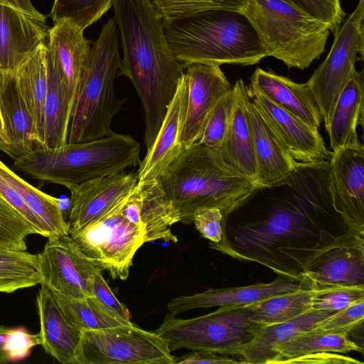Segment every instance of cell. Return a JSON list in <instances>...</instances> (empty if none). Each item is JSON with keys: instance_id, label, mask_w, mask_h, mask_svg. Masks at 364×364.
<instances>
[{"instance_id": "obj_16", "label": "cell", "mask_w": 364, "mask_h": 364, "mask_svg": "<svg viewBox=\"0 0 364 364\" xmlns=\"http://www.w3.org/2000/svg\"><path fill=\"white\" fill-rule=\"evenodd\" d=\"M137 182L136 173L122 171L70 188L69 235L77 233L114 210L130 196Z\"/></svg>"}, {"instance_id": "obj_6", "label": "cell", "mask_w": 364, "mask_h": 364, "mask_svg": "<svg viewBox=\"0 0 364 364\" xmlns=\"http://www.w3.org/2000/svg\"><path fill=\"white\" fill-rule=\"evenodd\" d=\"M257 32L267 57L304 70L326 50L329 28L289 0H247L242 11Z\"/></svg>"}, {"instance_id": "obj_22", "label": "cell", "mask_w": 364, "mask_h": 364, "mask_svg": "<svg viewBox=\"0 0 364 364\" xmlns=\"http://www.w3.org/2000/svg\"><path fill=\"white\" fill-rule=\"evenodd\" d=\"M296 282L283 276L269 283L209 289L193 295L175 297L168 302L167 309L170 314L176 315L193 309L246 306L280 294L296 291L301 286V281Z\"/></svg>"}, {"instance_id": "obj_32", "label": "cell", "mask_w": 364, "mask_h": 364, "mask_svg": "<svg viewBox=\"0 0 364 364\" xmlns=\"http://www.w3.org/2000/svg\"><path fill=\"white\" fill-rule=\"evenodd\" d=\"M351 351L363 353V349L346 335L312 328L276 347L267 364L284 363L288 359L317 352L347 353Z\"/></svg>"}, {"instance_id": "obj_9", "label": "cell", "mask_w": 364, "mask_h": 364, "mask_svg": "<svg viewBox=\"0 0 364 364\" xmlns=\"http://www.w3.org/2000/svg\"><path fill=\"white\" fill-rule=\"evenodd\" d=\"M364 0H359L353 12L334 33L333 43L324 60L306 82L318 108L325 129L328 127L336 103L348 83L358 54L363 58Z\"/></svg>"}, {"instance_id": "obj_28", "label": "cell", "mask_w": 364, "mask_h": 364, "mask_svg": "<svg viewBox=\"0 0 364 364\" xmlns=\"http://www.w3.org/2000/svg\"><path fill=\"white\" fill-rule=\"evenodd\" d=\"M336 311L310 310L292 319L264 325L240 350L242 363L267 364L273 350L297 335L311 330Z\"/></svg>"}, {"instance_id": "obj_25", "label": "cell", "mask_w": 364, "mask_h": 364, "mask_svg": "<svg viewBox=\"0 0 364 364\" xmlns=\"http://www.w3.org/2000/svg\"><path fill=\"white\" fill-rule=\"evenodd\" d=\"M232 89L234 105L230 123L220 145L215 151L228 164L255 181V161L247 111L248 87L240 78Z\"/></svg>"}, {"instance_id": "obj_11", "label": "cell", "mask_w": 364, "mask_h": 364, "mask_svg": "<svg viewBox=\"0 0 364 364\" xmlns=\"http://www.w3.org/2000/svg\"><path fill=\"white\" fill-rule=\"evenodd\" d=\"M313 227L298 209L278 207L262 223L245 225L232 232L235 247L245 252L242 259L252 260L267 266L276 250L292 256L299 250L295 245L313 236Z\"/></svg>"}, {"instance_id": "obj_48", "label": "cell", "mask_w": 364, "mask_h": 364, "mask_svg": "<svg viewBox=\"0 0 364 364\" xmlns=\"http://www.w3.org/2000/svg\"><path fill=\"white\" fill-rule=\"evenodd\" d=\"M0 4L11 6L33 16L46 17L34 7L31 0H0Z\"/></svg>"}, {"instance_id": "obj_40", "label": "cell", "mask_w": 364, "mask_h": 364, "mask_svg": "<svg viewBox=\"0 0 364 364\" xmlns=\"http://www.w3.org/2000/svg\"><path fill=\"white\" fill-rule=\"evenodd\" d=\"M234 105L232 88L217 102L208 118L198 143L212 149L220 145L228 127Z\"/></svg>"}, {"instance_id": "obj_18", "label": "cell", "mask_w": 364, "mask_h": 364, "mask_svg": "<svg viewBox=\"0 0 364 364\" xmlns=\"http://www.w3.org/2000/svg\"><path fill=\"white\" fill-rule=\"evenodd\" d=\"M188 104V82L185 73L180 78L176 92L152 146L139 162L137 183H147L160 176L184 151L181 135Z\"/></svg>"}, {"instance_id": "obj_21", "label": "cell", "mask_w": 364, "mask_h": 364, "mask_svg": "<svg viewBox=\"0 0 364 364\" xmlns=\"http://www.w3.org/2000/svg\"><path fill=\"white\" fill-rule=\"evenodd\" d=\"M247 111L252 137L256 184L260 189L290 186L304 164L295 161L275 139L250 97Z\"/></svg>"}, {"instance_id": "obj_31", "label": "cell", "mask_w": 364, "mask_h": 364, "mask_svg": "<svg viewBox=\"0 0 364 364\" xmlns=\"http://www.w3.org/2000/svg\"><path fill=\"white\" fill-rule=\"evenodd\" d=\"M0 172L43 223L49 237L69 235V225L64 218L59 198L46 194L27 183L1 159Z\"/></svg>"}, {"instance_id": "obj_13", "label": "cell", "mask_w": 364, "mask_h": 364, "mask_svg": "<svg viewBox=\"0 0 364 364\" xmlns=\"http://www.w3.org/2000/svg\"><path fill=\"white\" fill-rule=\"evenodd\" d=\"M310 288L364 287L363 237L347 232L318 250L300 274Z\"/></svg>"}, {"instance_id": "obj_33", "label": "cell", "mask_w": 364, "mask_h": 364, "mask_svg": "<svg viewBox=\"0 0 364 364\" xmlns=\"http://www.w3.org/2000/svg\"><path fill=\"white\" fill-rule=\"evenodd\" d=\"M300 281L301 286L296 291L246 305L251 319L259 324L269 325L292 319L310 311L313 298L321 290L310 288L303 280Z\"/></svg>"}, {"instance_id": "obj_37", "label": "cell", "mask_w": 364, "mask_h": 364, "mask_svg": "<svg viewBox=\"0 0 364 364\" xmlns=\"http://www.w3.org/2000/svg\"><path fill=\"white\" fill-rule=\"evenodd\" d=\"M37 234L34 227L0 196V247L25 251L26 238Z\"/></svg>"}, {"instance_id": "obj_45", "label": "cell", "mask_w": 364, "mask_h": 364, "mask_svg": "<svg viewBox=\"0 0 364 364\" xmlns=\"http://www.w3.org/2000/svg\"><path fill=\"white\" fill-rule=\"evenodd\" d=\"M284 363L363 364V362L338 353L317 352L288 359Z\"/></svg>"}, {"instance_id": "obj_36", "label": "cell", "mask_w": 364, "mask_h": 364, "mask_svg": "<svg viewBox=\"0 0 364 364\" xmlns=\"http://www.w3.org/2000/svg\"><path fill=\"white\" fill-rule=\"evenodd\" d=\"M113 2L114 0H55L50 16L54 23L68 21L84 31L100 18Z\"/></svg>"}, {"instance_id": "obj_10", "label": "cell", "mask_w": 364, "mask_h": 364, "mask_svg": "<svg viewBox=\"0 0 364 364\" xmlns=\"http://www.w3.org/2000/svg\"><path fill=\"white\" fill-rule=\"evenodd\" d=\"M126 200L106 215L70 235L88 257L102 270L108 271L113 279L128 278L133 257L145 243L144 231L121 213Z\"/></svg>"}, {"instance_id": "obj_1", "label": "cell", "mask_w": 364, "mask_h": 364, "mask_svg": "<svg viewBox=\"0 0 364 364\" xmlns=\"http://www.w3.org/2000/svg\"><path fill=\"white\" fill-rule=\"evenodd\" d=\"M142 199L168 226L192 223L198 209L216 208L227 220L260 188L213 149L196 143L156 179L137 183Z\"/></svg>"}, {"instance_id": "obj_7", "label": "cell", "mask_w": 364, "mask_h": 364, "mask_svg": "<svg viewBox=\"0 0 364 364\" xmlns=\"http://www.w3.org/2000/svg\"><path fill=\"white\" fill-rule=\"evenodd\" d=\"M264 325L251 319L247 306L219 307L192 318L167 314L155 333L164 339L171 352L185 348L223 355H238Z\"/></svg>"}, {"instance_id": "obj_5", "label": "cell", "mask_w": 364, "mask_h": 364, "mask_svg": "<svg viewBox=\"0 0 364 364\" xmlns=\"http://www.w3.org/2000/svg\"><path fill=\"white\" fill-rule=\"evenodd\" d=\"M121 65L118 28L114 18L103 26L90 58L70 119L68 143L85 142L113 133V117L126 98H119L114 80Z\"/></svg>"}, {"instance_id": "obj_43", "label": "cell", "mask_w": 364, "mask_h": 364, "mask_svg": "<svg viewBox=\"0 0 364 364\" xmlns=\"http://www.w3.org/2000/svg\"><path fill=\"white\" fill-rule=\"evenodd\" d=\"M309 15L325 23L333 34L338 30L346 14L341 0H289Z\"/></svg>"}, {"instance_id": "obj_14", "label": "cell", "mask_w": 364, "mask_h": 364, "mask_svg": "<svg viewBox=\"0 0 364 364\" xmlns=\"http://www.w3.org/2000/svg\"><path fill=\"white\" fill-rule=\"evenodd\" d=\"M248 93L270 132L295 161L306 165L329 162L332 151L318 129L261 92L248 88Z\"/></svg>"}, {"instance_id": "obj_24", "label": "cell", "mask_w": 364, "mask_h": 364, "mask_svg": "<svg viewBox=\"0 0 364 364\" xmlns=\"http://www.w3.org/2000/svg\"><path fill=\"white\" fill-rule=\"evenodd\" d=\"M40 321L41 345L45 351L63 364H76L81 332L65 318L51 291L45 285L36 296Z\"/></svg>"}, {"instance_id": "obj_4", "label": "cell", "mask_w": 364, "mask_h": 364, "mask_svg": "<svg viewBox=\"0 0 364 364\" xmlns=\"http://www.w3.org/2000/svg\"><path fill=\"white\" fill-rule=\"evenodd\" d=\"M140 145L132 136L112 134L58 149L40 148L14 161V169L69 190L139 164Z\"/></svg>"}, {"instance_id": "obj_26", "label": "cell", "mask_w": 364, "mask_h": 364, "mask_svg": "<svg viewBox=\"0 0 364 364\" xmlns=\"http://www.w3.org/2000/svg\"><path fill=\"white\" fill-rule=\"evenodd\" d=\"M247 87L261 92L315 129H319L322 119L306 82L297 83L287 77L257 68Z\"/></svg>"}, {"instance_id": "obj_35", "label": "cell", "mask_w": 364, "mask_h": 364, "mask_svg": "<svg viewBox=\"0 0 364 364\" xmlns=\"http://www.w3.org/2000/svg\"><path fill=\"white\" fill-rule=\"evenodd\" d=\"M40 284L37 255L0 247V292L12 293Z\"/></svg>"}, {"instance_id": "obj_41", "label": "cell", "mask_w": 364, "mask_h": 364, "mask_svg": "<svg viewBox=\"0 0 364 364\" xmlns=\"http://www.w3.org/2000/svg\"><path fill=\"white\" fill-rule=\"evenodd\" d=\"M364 319V299L336 311L320 322L314 330L321 332L339 333L348 336L360 326Z\"/></svg>"}, {"instance_id": "obj_29", "label": "cell", "mask_w": 364, "mask_h": 364, "mask_svg": "<svg viewBox=\"0 0 364 364\" xmlns=\"http://www.w3.org/2000/svg\"><path fill=\"white\" fill-rule=\"evenodd\" d=\"M48 87L44 103V146L58 149L68 143L71 107L68 84L59 65L47 54Z\"/></svg>"}, {"instance_id": "obj_2", "label": "cell", "mask_w": 364, "mask_h": 364, "mask_svg": "<svg viewBox=\"0 0 364 364\" xmlns=\"http://www.w3.org/2000/svg\"><path fill=\"white\" fill-rule=\"evenodd\" d=\"M124 57L119 73L133 83L145 122V144H153L184 68L176 59L151 0H114Z\"/></svg>"}, {"instance_id": "obj_20", "label": "cell", "mask_w": 364, "mask_h": 364, "mask_svg": "<svg viewBox=\"0 0 364 364\" xmlns=\"http://www.w3.org/2000/svg\"><path fill=\"white\" fill-rule=\"evenodd\" d=\"M0 113L4 132L0 149L14 161L45 147L38 139L33 119L18 86L16 72H0Z\"/></svg>"}, {"instance_id": "obj_34", "label": "cell", "mask_w": 364, "mask_h": 364, "mask_svg": "<svg viewBox=\"0 0 364 364\" xmlns=\"http://www.w3.org/2000/svg\"><path fill=\"white\" fill-rule=\"evenodd\" d=\"M51 292L67 320L80 331L129 323L107 309L95 296L78 298L64 292Z\"/></svg>"}, {"instance_id": "obj_49", "label": "cell", "mask_w": 364, "mask_h": 364, "mask_svg": "<svg viewBox=\"0 0 364 364\" xmlns=\"http://www.w3.org/2000/svg\"><path fill=\"white\" fill-rule=\"evenodd\" d=\"M4 136L3 122L0 113V139H3Z\"/></svg>"}, {"instance_id": "obj_39", "label": "cell", "mask_w": 364, "mask_h": 364, "mask_svg": "<svg viewBox=\"0 0 364 364\" xmlns=\"http://www.w3.org/2000/svg\"><path fill=\"white\" fill-rule=\"evenodd\" d=\"M160 16L168 18L209 9L242 11L247 0H151Z\"/></svg>"}, {"instance_id": "obj_44", "label": "cell", "mask_w": 364, "mask_h": 364, "mask_svg": "<svg viewBox=\"0 0 364 364\" xmlns=\"http://www.w3.org/2000/svg\"><path fill=\"white\" fill-rule=\"evenodd\" d=\"M101 272L97 271L94 276V296L109 311L127 322H131L132 316L129 310L117 299L102 277Z\"/></svg>"}, {"instance_id": "obj_42", "label": "cell", "mask_w": 364, "mask_h": 364, "mask_svg": "<svg viewBox=\"0 0 364 364\" xmlns=\"http://www.w3.org/2000/svg\"><path fill=\"white\" fill-rule=\"evenodd\" d=\"M364 299V287L323 289L313 298L311 310L338 311Z\"/></svg>"}, {"instance_id": "obj_46", "label": "cell", "mask_w": 364, "mask_h": 364, "mask_svg": "<svg viewBox=\"0 0 364 364\" xmlns=\"http://www.w3.org/2000/svg\"><path fill=\"white\" fill-rule=\"evenodd\" d=\"M174 363L176 364H237L242 363L241 360H237L228 355H219L210 352L192 350L191 353L182 356L174 357Z\"/></svg>"}, {"instance_id": "obj_23", "label": "cell", "mask_w": 364, "mask_h": 364, "mask_svg": "<svg viewBox=\"0 0 364 364\" xmlns=\"http://www.w3.org/2000/svg\"><path fill=\"white\" fill-rule=\"evenodd\" d=\"M47 54L66 77L71 111L85 73L90 49L83 31L68 21H60L49 28Z\"/></svg>"}, {"instance_id": "obj_3", "label": "cell", "mask_w": 364, "mask_h": 364, "mask_svg": "<svg viewBox=\"0 0 364 364\" xmlns=\"http://www.w3.org/2000/svg\"><path fill=\"white\" fill-rule=\"evenodd\" d=\"M166 40L185 69L191 63L252 65L267 57L241 11L209 9L163 19Z\"/></svg>"}, {"instance_id": "obj_19", "label": "cell", "mask_w": 364, "mask_h": 364, "mask_svg": "<svg viewBox=\"0 0 364 364\" xmlns=\"http://www.w3.org/2000/svg\"><path fill=\"white\" fill-rule=\"evenodd\" d=\"M46 17L0 4V72L14 73L46 43Z\"/></svg>"}, {"instance_id": "obj_30", "label": "cell", "mask_w": 364, "mask_h": 364, "mask_svg": "<svg viewBox=\"0 0 364 364\" xmlns=\"http://www.w3.org/2000/svg\"><path fill=\"white\" fill-rule=\"evenodd\" d=\"M16 77L33 119L38 139L44 146V103L48 87L46 43L17 69Z\"/></svg>"}, {"instance_id": "obj_17", "label": "cell", "mask_w": 364, "mask_h": 364, "mask_svg": "<svg viewBox=\"0 0 364 364\" xmlns=\"http://www.w3.org/2000/svg\"><path fill=\"white\" fill-rule=\"evenodd\" d=\"M185 68L188 104L181 135L184 149L199 141L213 108L232 88L218 65L191 63Z\"/></svg>"}, {"instance_id": "obj_38", "label": "cell", "mask_w": 364, "mask_h": 364, "mask_svg": "<svg viewBox=\"0 0 364 364\" xmlns=\"http://www.w3.org/2000/svg\"><path fill=\"white\" fill-rule=\"evenodd\" d=\"M192 223L205 239L210 240V247L236 259L240 255L230 245L225 233L226 220L220 209L204 208L198 209L193 216Z\"/></svg>"}, {"instance_id": "obj_27", "label": "cell", "mask_w": 364, "mask_h": 364, "mask_svg": "<svg viewBox=\"0 0 364 364\" xmlns=\"http://www.w3.org/2000/svg\"><path fill=\"white\" fill-rule=\"evenodd\" d=\"M364 123V84L363 72L355 69L336 103L326 129L333 151L344 146L363 144L357 128Z\"/></svg>"}, {"instance_id": "obj_8", "label": "cell", "mask_w": 364, "mask_h": 364, "mask_svg": "<svg viewBox=\"0 0 364 364\" xmlns=\"http://www.w3.org/2000/svg\"><path fill=\"white\" fill-rule=\"evenodd\" d=\"M76 364H173L166 341L132 322L82 330Z\"/></svg>"}, {"instance_id": "obj_47", "label": "cell", "mask_w": 364, "mask_h": 364, "mask_svg": "<svg viewBox=\"0 0 364 364\" xmlns=\"http://www.w3.org/2000/svg\"><path fill=\"white\" fill-rule=\"evenodd\" d=\"M14 329L0 325V364L16 361L13 348Z\"/></svg>"}, {"instance_id": "obj_12", "label": "cell", "mask_w": 364, "mask_h": 364, "mask_svg": "<svg viewBox=\"0 0 364 364\" xmlns=\"http://www.w3.org/2000/svg\"><path fill=\"white\" fill-rule=\"evenodd\" d=\"M37 255L40 284L78 298L94 296V276L102 269L69 235L48 238Z\"/></svg>"}, {"instance_id": "obj_15", "label": "cell", "mask_w": 364, "mask_h": 364, "mask_svg": "<svg viewBox=\"0 0 364 364\" xmlns=\"http://www.w3.org/2000/svg\"><path fill=\"white\" fill-rule=\"evenodd\" d=\"M329 188L332 204L348 230L364 233V146H344L332 151Z\"/></svg>"}]
</instances>
